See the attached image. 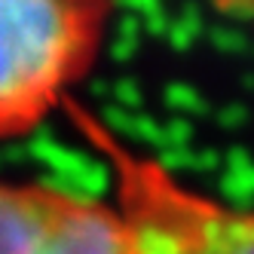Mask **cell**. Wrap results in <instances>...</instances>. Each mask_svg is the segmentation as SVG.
Wrapping results in <instances>:
<instances>
[{
    "label": "cell",
    "mask_w": 254,
    "mask_h": 254,
    "mask_svg": "<svg viewBox=\"0 0 254 254\" xmlns=\"http://www.w3.org/2000/svg\"><path fill=\"white\" fill-rule=\"evenodd\" d=\"M0 254H138L114 199L0 181Z\"/></svg>",
    "instance_id": "3"
},
{
    "label": "cell",
    "mask_w": 254,
    "mask_h": 254,
    "mask_svg": "<svg viewBox=\"0 0 254 254\" xmlns=\"http://www.w3.org/2000/svg\"><path fill=\"white\" fill-rule=\"evenodd\" d=\"M114 0H0V141L25 138L74 101Z\"/></svg>",
    "instance_id": "2"
},
{
    "label": "cell",
    "mask_w": 254,
    "mask_h": 254,
    "mask_svg": "<svg viewBox=\"0 0 254 254\" xmlns=\"http://www.w3.org/2000/svg\"><path fill=\"white\" fill-rule=\"evenodd\" d=\"M62 114L111 172L114 202L132 227L138 254H254V208L227 205L184 184L77 98Z\"/></svg>",
    "instance_id": "1"
}]
</instances>
